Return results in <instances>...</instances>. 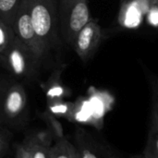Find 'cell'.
<instances>
[{"mask_svg": "<svg viewBox=\"0 0 158 158\" xmlns=\"http://www.w3.org/2000/svg\"><path fill=\"white\" fill-rule=\"evenodd\" d=\"M29 119L28 97L22 83L12 77H0V127L20 130Z\"/></svg>", "mask_w": 158, "mask_h": 158, "instance_id": "6da1fadb", "label": "cell"}, {"mask_svg": "<svg viewBox=\"0 0 158 158\" xmlns=\"http://www.w3.org/2000/svg\"><path fill=\"white\" fill-rule=\"evenodd\" d=\"M34 30L46 53L57 48L58 6L56 0H24Z\"/></svg>", "mask_w": 158, "mask_h": 158, "instance_id": "7a4b0ae2", "label": "cell"}, {"mask_svg": "<svg viewBox=\"0 0 158 158\" xmlns=\"http://www.w3.org/2000/svg\"><path fill=\"white\" fill-rule=\"evenodd\" d=\"M41 61L17 36L14 37L10 45L0 56L1 65L12 77L19 80L31 81L35 78Z\"/></svg>", "mask_w": 158, "mask_h": 158, "instance_id": "3957f363", "label": "cell"}, {"mask_svg": "<svg viewBox=\"0 0 158 158\" xmlns=\"http://www.w3.org/2000/svg\"><path fill=\"white\" fill-rule=\"evenodd\" d=\"M91 19L87 0H59V27L61 34L68 44L72 45L78 32Z\"/></svg>", "mask_w": 158, "mask_h": 158, "instance_id": "277c9868", "label": "cell"}, {"mask_svg": "<svg viewBox=\"0 0 158 158\" xmlns=\"http://www.w3.org/2000/svg\"><path fill=\"white\" fill-rule=\"evenodd\" d=\"M80 158H123L106 140L84 128H77L74 136Z\"/></svg>", "mask_w": 158, "mask_h": 158, "instance_id": "5b68a950", "label": "cell"}, {"mask_svg": "<svg viewBox=\"0 0 158 158\" xmlns=\"http://www.w3.org/2000/svg\"><path fill=\"white\" fill-rule=\"evenodd\" d=\"M16 36L39 59L43 60L47 54L32 25L26 3L22 0L10 24Z\"/></svg>", "mask_w": 158, "mask_h": 158, "instance_id": "8992f818", "label": "cell"}, {"mask_svg": "<svg viewBox=\"0 0 158 158\" xmlns=\"http://www.w3.org/2000/svg\"><path fill=\"white\" fill-rule=\"evenodd\" d=\"M103 40V30L95 19L90 21L78 32L72 47L78 56L84 62L88 61L97 51Z\"/></svg>", "mask_w": 158, "mask_h": 158, "instance_id": "52a82bcc", "label": "cell"}, {"mask_svg": "<svg viewBox=\"0 0 158 158\" xmlns=\"http://www.w3.org/2000/svg\"><path fill=\"white\" fill-rule=\"evenodd\" d=\"M143 156L145 158H158V115L152 110L147 141Z\"/></svg>", "mask_w": 158, "mask_h": 158, "instance_id": "ba28073f", "label": "cell"}, {"mask_svg": "<svg viewBox=\"0 0 158 158\" xmlns=\"http://www.w3.org/2000/svg\"><path fill=\"white\" fill-rule=\"evenodd\" d=\"M143 13L136 3L132 0H127L120 10V23L127 27H137L142 20Z\"/></svg>", "mask_w": 158, "mask_h": 158, "instance_id": "9c48e42d", "label": "cell"}, {"mask_svg": "<svg viewBox=\"0 0 158 158\" xmlns=\"http://www.w3.org/2000/svg\"><path fill=\"white\" fill-rule=\"evenodd\" d=\"M51 158H80L74 143L69 142L65 136L56 139L51 148Z\"/></svg>", "mask_w": 158, "mask_h": 158, "instance_id": "30bf717a", "label": "cell"}, {"mask_svg": "<svg viewBox=\"0 0 158 158\" xmlns=\"http://www.w3.org/2000/svg\"><path fill=\"white\" fill-rule=\"evenodd\" d=\"M31 158H51L52 143L41 141L36 137H29L24 142Z\"/></svg>", "mask_w": 158, "mask_h": 158, "instance_id": "8fae6325", "label": "cell"}, {"mask_svg": "<svg viewBox=\"0 0 158 158\" xmlns=\"http://www.w3.org/2000/svg\"><path fill=\"white\" fill-rule=\"evenodd\" d=\"M75 104L67 102L64 99H56L47 101V111L55 117H64L70 120Z\"/></svg>", "mask_w": 158, "mask_h": 158, "instance_id": "7c38bea8", "label": "cell"}, {"mask_svg": "<svg viewBox=\"0 0 158 158\" xmlns=\"http://www.w3.org/2000/svg\"><path fill=\"white\" fill-rule=\"evenodd\" d=\"M22 0H0V19L10 25Z\"/></svg>", "mask_w": 158, "mask_h": 158, "instance_id": "4fadbf2b", "label": "cell"}, {"mask_svg": "<svg viewBox=\"0 0 158 158\" xmlns=\"http://www.w3.org/2000/svg\"><path fill=\"white\" fill-rule=\"evenodd\" d=\"M59 76L56 77H52L46 86H45V93H46V97L47 101L50 100H56V99H64L66 96V90L62 86V84L59 82L58 80Z\"/></svg>", "mask_w": 158, "mask_h": 158, "instance_id": "5bb4252c", "label": "cell"}, {"mask_svg": "<svg viewBox=\"0 0 158 158\" xmlns=\"http://www.w3.org/2000/svg\"><path fill=\"white\" fill-rule=\"evenodd\" d=\"M15 36L11 26L0 19V56L7 49Z\"/></svg>", "mask_w": 158, "mask_h": 158, "instance_id": "9a60e30c", "label": "cell"}, {"mask_svg": "<svg viewBox=\"0 0 158 158\" xmlns=\"http://www.w3.org/2000/svg\"><path fill=\"white\" fill-rule=\"evenodd\" d=\"M41 118H43V120H44V122L46 123L48 127V130L50 131L51 134L55 136L56 139H58L64 136L62 125L58 122V120L56 119V117H55L49 111L46 110L41 115Z\"/></svg>", "mask_w": 158, "mask_h": 158, "instance_id": "2e32d148", "label": "cell"}, {"mask_svg": "<svg viewBox=\"0 0 158 158\" xmlns=\"http://www.w3.org/2000/svg\"><path fill=\"white\" fill-rule=\"evenodd\" d=\"M12 139V132L6 128L0 127V158H2L7 151L10 141Z\"/></svg>", "mask_w": 158, "mask_h": 158, "instance_id": "e0dca14e", "label": "cell"}, {"mask_svg": "<svg viewBox=\"0 0 158 158\" xmlns=\"http://www.w3.org/2000/svg\"><path fill=\"white\" fill-rule=\"evenodd\" d=\"M149 84L151 88L152 95V108L151 110L158 115V78L153 75H149Z\"/></svg>", "mask_w": 158, "mask_h": 158, "instance_id": "ac0fdd59", "label": "cell"}, {"mask_svg": "<svg viewBox=\"0 0 158 158\" xmlns=\"http://www.w3.org/2000/svg\"><path fill=\"white\" fill-rule=\"evenodd\" d=\"M15 158H31V156L28 148L24 144V143H21L16 145Z\"/></svg>", "mask_w": 158, "mask_h": 158, "instance_id": "d6986e66", "label": "cell"}, {"mask_svg": "<svg viewBox=\"0 0 158 158\" xmlns=\"http://www.w3.org/2000/svg\"><path fill=\"white\" fill-rule=\"evenodd\" d=\"M131 158H145V157L142 155V156H131Z\"/></svg>", "mask_w": 158, "mask_h": 158, "instance_id": "ffe728a7", "label": "cell"}]
</instances>
